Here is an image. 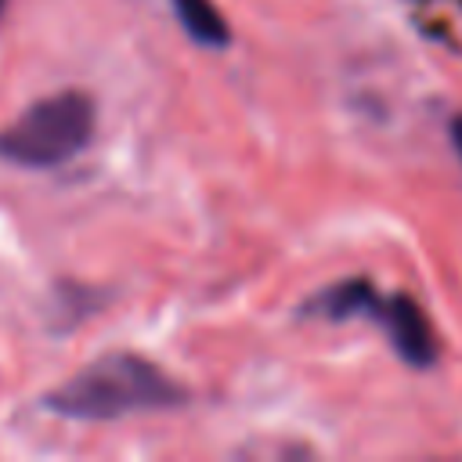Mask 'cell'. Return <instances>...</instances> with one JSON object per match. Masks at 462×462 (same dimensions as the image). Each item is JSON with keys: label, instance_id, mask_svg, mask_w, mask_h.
Returning <instances> with one entry per match:
<instances>
[{"label": "cell", "instance_id": "277c9868", "mask_svg": "<svg viewBox=\"0 0 462 462\" xmlns=\"http://www.w3.org/2000/svg\"><path fill=\"white\" fill-rule=\"evenodd\" d=\"M173 4V14L180 22V29L202 43V47H224L231 40V29H227V18L220 14V7L213 0H170Z\"/></svg>", "mask_w": 462, "mask_h": 462}, {"label": "cell", "instance_id": "5b68a950", "mask_svg": "<svg viewBox=\"0 0 462 462\" xmlns=\"http://www.w3.org/2000/svg\"><path fill=\"white\" fill-rule=\"evenodd\" d=\"M379 307H383V303L375 300V289H372L368 282H361V278L339 282V285L325 289L318 300L307 303V310H314V314H321V318H336V321L354 318V314H361V310L379 314Z\"/></svg>", "mask_w": 462, "mask_h": 462}, {"label": "cell", "instance_id": "7a4b0ae2", "mask_svg": "<svg viewBox=\"0 0 462 462\" xmlns=\"http://www.w3.org/2000/svg\"><path fill=\"white\" fill-rule=\"evenodd\" d=\"M97 105L83 90H58L32 101L7 130H0V159L47 170L76 159L94 137Z\"/></svg>", "mask_w": 462, "mask_h": 462}, {"label": "cell", "instance_id": "6da1fadb", "mask_svg": "<svg viewBox=\"0 0 462 462\" xmlns=\"http://www.w3.org/2000/svg\"><path fill=\"white\" fill-rule=\"evenodd\" d=\"M184 401V390L152 361L116 350L76 375H69L61 386H54L43 397V408L65 419H123L134 411H155V408H177Z\"/></svg>", "mask_w": 462, "mask_h": 462}, {"label": "cell", "instance_id": "52a82bcc", "mask_svg": "<svg viewBox=\"0 0 462 462\" xmlns=\"http://www.w3.org/2000/svg\"><path fill=\"white\" fill-rule=\"evenodd\" d=\"M4 4H7V0H0V11H4Z\"/></svg>", "mask_w": 462, "mask_h": 462}, {"label": "cell", "instance_id": "8992f818", "mask_svg": "<svg viewBox=\"0 0 462 462\" xmlns=\"http://www.w3.org/2000/svg\"><path fill=\"white\" fill-rule=\"evenodd\" d=\"M451 141H455V148L462 155V116H455V123H451Z\"/></svg>", "mask_w": 462, "mask_h": 462}, {"label": "cell", "instance_id": "3957f363", "mask_svg": "<svg viewBox=\"0 0 462 462\" xmlns=\"http://www.w3.org/2000/svg\"><path fill=\"white\" fill-rule=\"evenodd\" d=\"M379 321L386 325L397 354L408 361V365H433L437 361V332L430 325V318L422 314V307L408 296H390L383 307H379Z\"/></svg>", "mask_w": 462, "mask_h": 462}]
</instances>
